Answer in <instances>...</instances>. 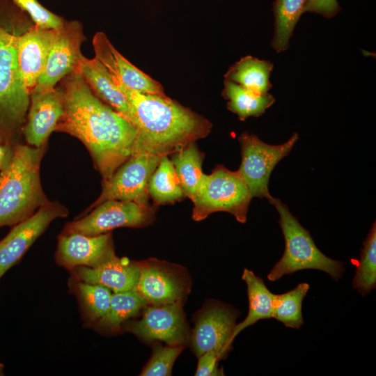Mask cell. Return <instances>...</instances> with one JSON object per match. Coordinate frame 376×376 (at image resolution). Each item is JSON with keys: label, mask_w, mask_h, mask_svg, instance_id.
I'll list each match as a JSON object with an SVG mask.
<instances>
[{"label": "cell", "mask_w": 376, "mask_h": 376, "mask_svg": "<svg viewBox=\"0 0 376 376\" xmlns=\"http://www.w3.org/2000/svg\"><path fill=\"white\" fill-rule=\"evenodd\" d=\"M58 83L63 113L55 131L68 133L84 143L104 183L131 157L136 128L97 98L78 72Z\"/></svg>", "instance_id": "1"}, {"label": "cell", "mask_w": 376, "mask_h": 376, "mask_svg": "<svg viewBox=\"0 0 376 376\" xmlns=\"http://www.w3.org/2000/svg\"><path fill=\"white\" fill-rule=\"evenodd\" d=\"M112 79L127 97L136 116L132 155L140 152L168 155L210 134V121L189 108L166 95L140 93Z\"/></svg>", "instance_id": "2"}, {"label": "cell", "mask_w": 376, "mask_h": 376, "mask_svg": "<svg viewBox=\"0 0 376 376\" xmlns=\"http://www.w3.org/2000/svg\"><path fill=\"white\" fill-rule=\"evenodd\" d=\"M35 25L11 0H0V143H20L30 93L18 67L21 36Z\"/></svg>", "instance_id": "3"}, {"label": "cell", "mask_w": 376, "mask_h": 376, "mask_svg": "<svg viewBox=\"0 0 376 376\" xmlns=\"http://www.w3.org/2000/svg\"><path fill=\"white\" fill-rule=\"evenodd\" d=\"M46 145L14 146L10 165L0 172V227L15 225L49 202L40 182V168Z\"/></svg>", "instance_id": "4"}, {"label": "cell", "mask_w": 376, "mask_h": 376, "mask_svg": "<svg viewBox=\"0 0 376 376\" xmlns=\"http://www.w3.org/2000/svg\"><path fill=\"white\" fill-rule=\"evenodd\" d=\"M269 202L279 213V223L285 240V249L281 259L268 274L267 279L275 281L285 274L314 269L327 273L335 281L338 280L345 270L343 263L323 254L315 244L309 232L299 224L280 199L272 197Z\"/></svg>", "instance_id": "5"}, {"label": "cell", "mask_w": 376, "mask_h": 376, "mask_svg": "<svg viewBox=\"0 0 376 376\" xmlns=\"http://www.w3.org/2000/svg\"><path fill=\"white\" fill-rule=\"evenodd\" d=\"M251 199L249 189L239 173L218 165L210 175L205 174L191 199L194 203L192 219L198 221L213 212H226L244 224L246 221Z\"/></svg>", "instance_id": "6"}, {"label": "cell", "mask_w": 376, "mask_h": 376, "mask_svg": "<svg viewBox=\"0 0 376 376\" xmlns=\"http://www.w3.org/2000/svg\"><path fill=\"white\" fill-rule=\"evenodd\" d=\"M298 140L295 132L285 143L270 145L253 134L242 133L238 138L242 162L237 171L246 183L251 197L272 198L268 189L269 180L275 166L292 150Z\"/></svg>", "instance_id": "7"}, {"label": "cell", "mask_w": 376, "mask_h": 376, "mask_svg": "<svg viewBox=\"0 0 376 376\" xmlns=\"http://www.w3.org/2000/svg\"><path fill=\"white\" fill-rule=\"evenodd\" d=\"M89 214L65 225L63 232L97 235L120 227L139 228L155 219V209L149 204L108 200L89 211Z\"/></svg>", "instance_id": "8"}, {"label": "cell", "mask_w": 376, "mask_h": 376, "mask_svg": "<svg viewBox=\"0 0 376 376\" xmlns=\"http://www.w3.org/2000/svg\"><path fill=\"white\" fill-rule=\"evenodd\" d=\"M161 157L143 152L131 155L109 180L102 183L100 196L90 205L87 212L108 200L149 204L148 182Z\"/></svg>", "instance_id": "9"}, {"label": "cell", "mask_w": 376, "mask_h": 376, "mask_svg": "<svg viewBox=\"0 0 376 376\" xmlns=\"http://www.w3.org/2000/svg\"><path fill=\"white\" fill-rule=\"evenodd\" d=\"M86 40L83 25L79 21L65 20L63 25L56 29L45 68L32 91L52 89L65 76L77 72L85 57L81 54V46Z\"/></svg>", "instance_id": "10"}, {"label": "cell", "mask_w": 376, "mask_h": 376, "mask_svg": "<svg viewBox=\"0 0 376 376\" xmlns=\"http://www.w3.org/2000/svg\"><path fill=\"white\" fill-rule=\"evenodd\" d=\"M238 313L221 303L214 302L204 308L196 319L191 336V347L198 357L214 351L220 359L226 357L234 340L233 331Z\"/></svg>", "instance_id": "11"}, {"label": "cell", "mask_w": 376, "mask_h": 376, "mask_svg": "<svg viewBox=\"0 0 376 376\" xmlns=\"http://www.w3.org/2000/svg\"><path fill=\"white\" fill-rule=\"evenodd\" d=\"M68 210L58 201H49L33 215L15 224L0 241V278L23 256L54 219L68 215Z\"/></svg>", "instance_id": "12"}, {"label": "cell", "mask_w": 376, "mask_h": 376, "mask_svg": "<svg viewBox=\"0 0 376 376\" xmlns=\"http://www.w3.org/2000/svg\"><path fill=\"white\" fill-rule=\"evenodd\" d=\"M126 329L145 341L171 345H183L188 337L181 302L145 307L142 318L129 323Z\"/></svg>", "instance_id": "13"}, {"label": "cell", "mask_w": 376, "mask_h": 376, "mask_svg": "<svg viewBox=\"0 0 376 376\" xmlns=\"http://www.w3.org/2000/svg\"><path fill=\"white\" fill-rule=\"evenodd\" d=\"M115 254L111 235H86L62 232L55 254L58 265L69 270L79 267H95Z\"/></svg>", "instance_id": "14"}, {"label": "cell", "mask_w": 376, "mask_h": 376, "mask_svg": "<svg viewBox=\"0 0 376 376\" xmlns=\"http://www.w3.org/2000/svg\"><path fill=\"white\" fill-rule=\"evenodd\" d=\"M139 263L140 272L135 289L148 304L182 303L187 285L175 268L157 260Z\"/></svg>", "instance_id": "15"}, {"label": "cell", "mask_w": 376, "mask_h": 376, "mask_svg": "<svg viewBox=\"0 0 376 376\" xmlns=\"http://www.w3.org/2000/svg\"><path fill=\"white\" fill-rule=\"evenodd\" d=\"M63 113V98L58 87L30 93L29 107L22 130L28 145L36 148L47 144Z\"/></svg>", "instance_id": "16"}, {"label": "cell", "mask_w": 376, "mask_h": 376, "mask_svg": "<svg viewBox=\"0 0 376 376\" xmlns=\"http://www.w3.org/2000/svg\"><path fill=\"white\" fill-rule=\"evenodd\" d=\"M92 44L95 57L125 86L140 93L166 95L162 84L128 61L104 32H97Z\"/></svg>", "instance_id": "17"}, {"label": "cell", "mask_w": 376, "mask_h": 376, "mask_svg": "<svg viewBox=\"0 0 376 376\" xmlns=\"http://www.w3.org/2000/svg\"><path fill=\"white\" fill-rule=\"evenodd\" d=\"M70 271L76 281L100 285L118 292L135 289L140 267L138 262L113 254L95 267L79 266Z\"/></svg>", "instance_id": "18"}, {"label": "cell", "mask_w": 376, "mask_h": 376, "mask_svg": "<svg viewBox=\"0 0 376 376\" xmlns=\"http://www.w3.org/2000/svg\"><path fill=\"white\" fill-rule=\"evenodd\" d=\"M56 29L36 24L23 33L17 46V63L23 82L29 93L43 71Z\"/></svg>", "instance_id": "19"}, {"label": "cell", "mask_w": 376, "mask_h": 376, "mask_svg": "<svg viewBox=\"0 0 376 376\" xmlns=\"http://www.w3.org/2000/svg\"><path fill=\"white\" fill-rule=\"evenodd\" d=\"M77 72L97 98L136 126V116L129 100L116 86L109 71L95 57L92 59L84 57Z\"/></svg>", "instance_id": "20"}, {"label": "cell", "mask_w": 376, "mask_h": 376, "mask_svg": "<svg viewBox=\"0 0 376 376\" xmlns=\"http://www.w3.org/2000/svg\"><path fill=\"white\" fill-rule=\"evenodd\" d=\"M242 279L247 286L249 311L246 318L235 325L233 338L242 330L258 320L272 318L273 313L275 294L269 290L263 280L246 268L243 271Z\"/></svg>", "instance_id": "21"}, {"label": "cell", "mask_w": 376, "mask_h": 376, "mask_svg": "<svg viewBox=\"0 0 376 376\" xmlns=\"http://www.w3.org/2000/svg\"><path fill=\"white\" fill-rule=\"evenodd\" d=\"M273 67L268 61L247 56L230 66L224 77L257 95H263L272 88L269 77Z\"/></svg>", "instance_id": "22"}, {"label": "cell", "mask_w": 376, "mask_h": 376, "mask_svg": "<svg viewBox=\"0 0 376 376\" xmlns=\"http://www.w3.org/2000/svg\"><path fill=\"white\" fill-rule=\"evenodd\" d=\"M172 155L171 161L184 194L191 200L205 175L202 171L203 154L192 142Z\"/></svg>", "instance_id": "23"}, {"label": "cell", "mask_w": 376, "mask_h": 376, "mask_svg": "<svg viewBox=\"0 0 376 376\" xmlns=\"http://www.w3.org/2000/svg\"><path fill=\"white\" fill-rule=\"evenodd\" d=\"M222 96L228 100V109L237 114L240 120L262 115L275 102L274 97L268 93L257 95L227 79L224 80Z\"/></svg>", "instance_id": "24"}, {"label": "cell", "mask_w": 376, "mask_h": 376, "mask_svg": "<svg viewBox=\"0 0 376 376\" xmlns=\"http://www.w3.org/2000/svg\"><path fill=\"white\" fill-rule=\"evenodd\" d=\"M148 191L149 196L158 205L174 203L185 196L173 165L167 155L162 156L150 176Z\"/></svg>", "instance_id": "25"}, {"label": "cell", "mask_w": 376, "mask_h": 376, "mask_svg": "<svg viewBox=\"0 0 376 376\" xmlns=\"http://www.w3.org/2000/svg\"><path fill=\"white\" fill-rule=\"evenodd\" d=\"M308 0H276L273 3L275 29L272 47L278 52L288 47L294 28Z\"/></svg>", "instance_id": "26"}, {"label": "cell", "mask_w": 376, "mask_h": 376, "mask_svg": "<svg viewBox=\"0 0 376 376\" xmlns=\"http://www.w3.org/2000/svg\"><path fill=\"white\" fill-rule=\"evenodd\" d=\"M148 304L136 289L113 292L107 314L97 324L110 331H118L123 322L136 315Z\"/></svg>", "instance_id": "27"}, {"label": "cell", "mask_w": 376, "mask_h": 376, "mask_svg": "<svg viewBox=\"0 0 376 376\" xmlns=\"http://www.w3.org/2000/svg\"><path fill=\"white\" fill-rule=\"evenodd\" d=\"M309 288L308 283H301L287 292L275 295L272 318L287 327L299 329L304 324L302 301Z\"/></svg>", "instance_id": "28"}, {"label": "cell", "mask_w": 376, "mask_h": 376, "mask_svg": "<svg viewBox=\"0 0 376 376\" xmlns=\"http://www.w3.org/2000/svg\"><path fill=\"white\" fill-rule=\"evenodd\" d=\"M75 284V292L87 322L97 323L108 313L111 290L100 285L79 281Z\"/></svg>", "instance_id": "29"}, {"label": "cell", "mask_w": 376, "mask_h": 376, "mask_svg": "<svg viewBox=\"0 0 376 376\" xmlns=\"http://www.w3.org/2000/svg\"><path fill=\"white\" fill-rule=\"evenodd\" d=\"M352 286L364 296L376 287V224H373L361 251Z\"/></svg>", "instance_id": "30"}, {"label": "cell", "mask_w": 376, "mask_h": 376, "mask_svg": "<svg viewBox=\"0 0 376 376\" xmlns=\"http://www.w3.org/2000/svg\"><path fill=\"white\" fill-rule=\"evenodd\" d=\"M183 350L182 345L156 346L146 366L141 371L142 376H169L175 361Z\"/></svg>", "instance_id": "31"}, {"label": "cell", "mask_w": 376, "mask_h": 376, "mask_svg": "<svg viewBox=\"0 0 376 376\" xmlns=\"http://www.w3.org/2000/svg\"><path fill=\"white\" fill-rule=\"evenodd\" d=\"M31 18L34 24L47 29H60L65 19L42 6L38 0H11Z\"/></svg>", "instance_id": "32"}, {"label": "cell", "mask_w": 376, "mask_h": 376, "mask_svg": "<svg viewBox=\"0 0 376 376\" xmlns=\"http://www.w3.org/2000/svg\"><path fill=\"white\" fill-rule=\"evenodd\" d=\"M219 359H220L219 356L214 351H208L201 354L200 357H198V361L195 375H224L222 369H219L218 368Z\"/></svg>", "instance_id": "33"}, {"label": "cell", "mask_w": 376, "mask_h": 376, "mask_svg": "<svg viewBox=\"0 0 376 376\" xmlns=\"http://www.w3.org/2000/svg\"><path fill=\"white\" fill-rule=\"evenodd\" d=\"M340 10L337 0H308L304 13L314 12L331 18L335 16Z\"/></svg>", "instance_id": "34"}, {"label": "cell", "mask_w": 376, "mask_h": 376, "mask_svg": "<svg viewBox=\"0 0 376 376\" xmlns=\"http://www.w3.org/2000/svg\"><path fill=\"white\" fill-rule=\"evenodd\" d=\"M14 157V146L0 143V172L7 169Z\"/></svg>", "instance_id": "35"}]
</instances>
